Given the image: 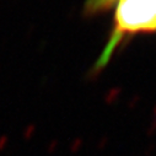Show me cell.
<instances>
[{"label":"cell","instance_id":"cell-1","mask_svg":"<svg viewBox=\"0 0 156 156\" xmlns=\"http://www.w3.org/2000/svg\"><path fill=\"white\" fill-rule=\"evenodd\" d=\"M111 10L113 11V28L96 62V69L106 66L126 38L156 32V0H86L87 14Z\"/></svg>","mask_w":156,"mask_h":156}]
</instances>
